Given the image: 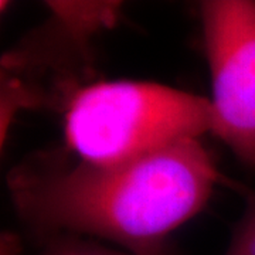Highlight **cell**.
I'll list each match as a JSON object with an SVG mask.
<instances>
[{
	"label": "cell",
	"mask_w": 255,
	"mask_h": 255,
	"mask_svg": "<svg viewBox=\"0 0 255 255\" xmlns=\"http://www.w3.org/2000/svg\"><path fill=\"white\" fill-rule=\"evenodd\" d=\"M210 130L209 98L156 82H92L64 111L65 147L91 163L135 160Z\"/></svg>",
	"instance_id": "7a4b0ae2"
},
{
	"label": "cell",
	"mask_w": 255,
	"mask_h": 255,
	"mask_svg": "<svg viewBox=\"0 0 255 255\" xmlns=\"http://www.w3.org/2000/svg\"><path fill=\"white\" fill-rule=\"evenodd\" d=\"M118 1H48L50 17L1 58V143L20 111H65L92 84V37L111 27Z\"/></svg>",
	"instance_id": "3957f363"
},
{
	"label": "cell",
	"mask_w": 255,
	"mask_h": 255,
	"mask_svg": "<svg viewBox=\"0 0 255 255\" xmlns=\"http://www.w3.org/2000/svg\"><path fill=\"white\" fill-rule=\"evenodd\" d=\"M220 172L200 139L121 163H91L67 147L41 150L7 176L21 223L44 241L101 238L137 255H169L166 241L209 201Z\"/></svg>",
	"instance_id": "6da1fadb"
},
{
	"label": "cell",
	"mask_w": 255,
	"mask_h": 255,
	"mask_svg": "<svg viewBox=\"0 0 255 255\" xmlns=\"http://www.w3.org/2000/svg\"><path fill=\"white\" fill-rule=\"evenodd\" d=\"M224 255H255V196L248 201Z\"/></svg>",
	"instance_id": "8992f818"
},
{
	"label": "cell",
	"mask_w": 255,
	"mask_h": 255,
	"mask_svg": "<svg viewBox=\"0 0 255 255\" xmlns=\"http://www.w3.org/2000/svg\"><path fill=\"white\" fill-rule=\"evenodd\" d=\"M21 246L16 236L3 234L1 237V255H20Z\"/></svg>",
	"instance_id": "52a82bcc"
},
{
	"label": "cell",
	"mask_w": 255,
	"mask_h": 255,
	"mask_svg": "<svg viewBox=\"0 0 255 255\" xmlns=\"http://www.w3.org/2000/svg\"><path fill=\"white\" fill-rule=\"evenodd\" d=\"M38 255H137L125 250H117L97 243L94 238L58 234L43 241Z\"/></svg>",
	"instance_id": "5b68a950"
},
{
	"label": "cell",
	"mask_w": 255,
	"mask_h": 255,
	"mask_svg": "<svg viewBox=\"0 0 255 255\" xmlns=\"http://www.w3.org/2000/svg\"><path fill=\"white\" fill-rule=\"evenodd\" d=\"M211 77V133L255 170V1L199 3Z\"/></svg>",
	"instance_id": "277c9868"
}]
</instances>
